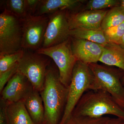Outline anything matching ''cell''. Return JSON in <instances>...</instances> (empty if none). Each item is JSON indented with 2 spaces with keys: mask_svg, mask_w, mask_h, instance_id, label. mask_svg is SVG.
Masks as SVG:
<instances>
[{
  "mask_svg": "<svg viewBox=\"0 0 124 124\" xmlns=\"http://www.w3.org/2000/svg\"><path fill=\"white\" fill-rule=\"evenodd\" d=\"M39 93L44 107L45 124H59L66 104L68 87L60 81L55 64L51 62L48 67L44 87Z\"/></svg>",
  "mask_w": 124,
  "mask_h": 124,
  "instance_id": "cell-1",
  "label": "cell"
},
{
  "mask_svg": "<svg viewBox=\"0 0 124 124\" xmlns=\"http://www.w3.org/2000/svg\"><path fill=\"white\" fill-rule=\"evenodd\" d=\"M72 114L93 118L111 115L124 119V109L106 91L90 90L82 96Z\"/></svg>",
  "mask_w": 124,
  "mask_h": 124,
  "instance_id": "cell-2",
  "label": "cell"
},
{
  "mask_svg": "<svg viewBox=\"0 0 124 124\" xmlns=\"http://www.w3.org/2000/svg\"><path fill=\"white\" fill-rule=\"evenodd\" d=\"M90 90H96L93 73L88 64L77 61L72 71L66 104L59 124H63L72 115L82 96Z\"/></svg>",
  "mask_w": 124,
  "mask_h": 124,
  "instance_id": "cell-3",
  "label": "cell"
},
{
  "mask_svg": "<svg viewBox=\"0 0 124 124\" xmlns=\"http://www.w3.org/2000/svg\"><path fill=\"white\" fill-rule=\"evenodd\" d=\"M23 50L22 56L18 62V71L28 79L34 89L40 92L44 87L51 59L36 51Z\"/></svg>",
  "mask_w": 124,
  "mask_h": 124,
  "instance_id": "cell-4",
  "label": "cell"
},
{
  "mask_svg": "<svg viewBox=\"0 0 124 124\" xmlns=\"http://www.w3.org/2000/svg\"><path fill=\"white\" fill-rule=\"evenodd\" d=\"M22 37L21 19L4 9L0 15V55L22 50Z\"/></svg>",
  "mask_w": 124,
  "mask_h": 124,
  "instance_id": "cell-5",
  "label": "cell"
},
{
  "mask_svg": "<svg viewBox=\"0 0 124 124\" xmlns=\"http://www.w3.org/2000/svg\"><path fill=\"white\" fill-rule=\"evenodd\" d=\"M36 52L46 55L53 60L58 69L60 81L68 87L73 68L77 62L72 49L71 37L59 44L41 48Z\"/></svg>",
  "mask_w": 124,
  "mask_h": 124,
  "instance_id": "cell-6",
  "label": "cell"
},
{
  "mask_svg": "<svg viewBox=\"0 0 124 124\" xmlns=\"http://www.w3.org/2000/svg\"><path fill=\"white\" fill-rule=\"evenodd\" d=\"M88 65L94 78L96 90H101L108 93L124 109V86L118 72L97 63Z\"/></svg>",
  "mask_w": 124,
  "mask_h": 124,
  "instance_id": "cell-7",
  "label": "cell"
},
{
  "mask_svg": "<svg viewBox=\"0 0 124 124\" xmlns=\"http://www.w3.org/2000/svg\"><path fill=\"white\" fill-rule=\"evenodd\" d=\"M21 20L23 49L36 51L42 48L48 23V15L29 16Z\"/></svg>",
  "mask_w": 124,
  "mask_h": 124,
  "instance_id": "cell-8",
  "label": "cell"
},
{
  "mask_svg": "<svg viewBox=\"0 0 124 124\" xmlns=\"http://www.w3.org/2000/svg\"><path fill=\"white\" fill-rule=\"evenodd\" d=\"M69 14V10H63L48 15L49 22L42 48L54 46L70 37Z\"/></svg>",
  "mask_w": 124,
  "mask_h": 124,
  "instance_id": "cell-9",
  "label": "cell"
},
{
  "mask_svg": "<svg viewBox=\"0 0 124 124\" xmlns=\"http://www.w3.org/2000/svg\"><path fill=\"white\" fill-rule=\"evenodd\" d=\"M33 89L28 79L17 71L0 93L1 98L9 103L23 101Z\"/></svg>",
  "mask_w": 124,
  "mask_h": 124,
  "instance_id": "cell-10",
  "label": "cell"
},
{
  "mask_svg": "<svg viewBox=\"0 0 124 124\" xmlns=\"http://www.w3.org/2000/svg\"><path fill=\"white\" fill-rule=\"evenodd\" d=\"M108 10H83L69 14L70 30L84 28L101 29L102 21Z\"/></svg>",
  "mask_w": 124,
  "mask_h": 124,
  "instance_id": "cell-11",
  "label": "cell"
},
{
  "mask_svg": "<svg viewBox=\"0 0 124 124\" xmlns=\"http://www.w3.org/2000/svg\"><path fill=\"white\" fill-rule=\"evenodd\" d=\"M71 38L72 49L77 61L87 64L99 62L103 46L86 40Z\"/></svg>",
  "mask_w": 124,
  "mask_h": 124,
  "instance_id": "cell-12",
  "label": "cell"
},
{
  "mask_svg": "<svg viewBox=\"0 0 124 124\" xmlns=\"http://www.w3.org/2000/svg\"><path fill=\"white\" fill-rule=\"evenodd\" d=\"M85 1L82 0H40L35 15H49L63 10L76 11Z\"/></svg>",
  "mask_w": 124,
  "mask_h": 124,
  "instance_id": "cell-13",
  "label": "cell"
},
{
  "mask_svg": "<svg viewBox=\"0 0 124 124\" xmlns=\"http://www.w3.org/2000/svg\"><path fill=\"white\" fill-rule=\"evenodd\" d=\"M23 102L34 124H45L44 107L39 92L33 89Z\"/></svg>",
  "mask_w": 124,
  "mask_h": 124,
  "instance_id": "cell-14",
  "label": "cell"
},
{
  "mask_svg": "<svg viewBox=\"0 0 124 124\" xmlns=\"http://www.w3.org/2000/svg\"><path fill=\"white\" fill-rule=\"evenodd\" d=\"M99 62L114 66L124 71V49L119 45L108 43L104 46Z\"/></svg>",
  "mask_w": 124,
  "mask_h": 124,
  "instance_id": "cell-15",
  "label": "cell"
},
{
  "mask_svg": "<svg viewBox=\"0 0 124 124\" xmlns=\"http://www.w3.org/2000/svg\"><path fill=\"white\" fill-rule=\"evenodd\" d=\"M8 113L9 124H34L23 101L8 102Z\"/></svg>",
  "mask_w": 124,
  "mask_h": 124,
  "instance_id": "cell-16",
  "label": "cell"
},
{
  "mask_svg": "<svg viewBox=\"0 0 124 124\" xmlns=\"http://www.w3.org/2000/svg\"><path fill=\"white\" fill-rule=\"evenodd\" d=\"M70 36L71 38L86 40L103 46L109 43L101 29L77 28L71 30Z\"/></svg>",
  "mask_w": 124,
  "mask_h": 124,
  "instance_id": "cell-17",
  "label": "cell"
},
{
  "mask_svg": "<svg viewBox=\"0 0 124 124\" xmlns=\"http://www.w3.org/2000/svg\"><path fill=\"white\" fill-rule=\"evenodd\" d=\"M124 22V10L120 6H116L108 10L102 21L101 28L105 30L116 26Z\"/></svg>",
  "mask_w": 124,
  "mask_h": 124,
  "instance_id": "cell-18",
  "label": "cell"
},
{
  "mask_svg": "<svg viewBox=\"0 0 124 124\" xmlns=\"http://www.w3.org/2000/svg\"><path fill=\"white\" fill-rule=\"evenodd\" d=\"M5 1L4 9L17 17L22 19L27 16L25 0H8Z\"/></svg>",
  "mask_w": 124,
  "mask_h": 124,
  "instance_id": "cell-19",
  "label": "cell"
},
{
  "mask_svg": "<svg viewBox=\"0 0 124 124\" xmlns=\"http://www.w3.org/2000/svg\"><path fill=\"white\" fill-rule=\"evenodd\" d=\"M23 50L15 53L0 55V74L11 68L17 63L22 56Z\"/></svg>",
  "mask_w": 124,
  "mask_h": 124,
  "instance_id": "cell-20",
  "label": "cell"
},
{
  "mask_svg": "<svg viewBox=\"0 0 124 124\" xmlns=\"http://www.w3.org/2000/svg\"><path fill=\"white\" fill-rule=\"evenodd\" d=\"M109 118L106 116L93 118L72 114L62 124H104Z\"/></svg>",
  "mask_w": 124,
  "mask_h": 124,
  "instance_id": "cell-21",
  "label": "cell"
},
{
  "mask_svg": "<svg viewBox=\"0 0 124 124\" xmlns=\"http://www.w3.org/2000/svg\"><path fill=\"white\" fill-rule=\"evenodd\" d=\"M103 31L108 42L119 45L124 35V22L116 26L103 30Z\"/></svg>",
  "mask_w": 124,
  "mask_h": 124,
  "instance_id": "cell-22",
  "label": "cell"
},
{
  "mask_svg": "<svg viewBox=\"0 0 124 124\" xmlns=\"http://www.w3.org/2000/svg\"><path fill=\"white\" fill-rule=\"evenodd\" d=\"M120 5L117 0H90L85 6L84 10H102Z\"/></svg>",
  "mask_w": 124,
  "mask_h": 124,
  "instance_id": "cell-23",
  "label": "cell"
},
{
  "mask_svg": "<svg viewBox=\"0 0 124 124\" xmlns=\"http://www.w3.org/2000/svg\"><path fill=\"white\" fill-rule=\"evenodd\" d=\"M17 71L18 63L11 68L0 74V93Z\"/></svg>",
  "mask_w": 124,
  "mask_h": 124,
  "instance_id": "cell-24",
  "label": "cell"
},
{
  "mask_svg": "<svg viewBox=\"0 0 124 124\" xmlns=\"http://www.w3.org/2000/svg\"><path fill=\"white\" fill-rule=\"evenodd\" d=\"M8 102L0 98V124H9L8 113Z\"/></svg>",
  "mask_w": 124,
  "mask_h": 124,
  "instance_id": "cell-25",
  "label": "cell"
},
{
  "mask_svg": "<svg viewBox=\"0 0 124 124\" xmlns=\"http://www.w3.org/2000/svg\"><path fill=\"white\" fill-rule=\"evenodd\" d=\"M27 16L35 15L37 11L40 0H25Z\"/></svg>",
  "mask_w": 124,
  "mask_h": 124,
  "instance_id": "cell-26",
  "label": "cell"
},
{
  "mask_svg": "<svg viewBox=\"0 0 124 124\" xmlns=\"http://www.w3.org/2000/svg\"><path fill=\"white\" fill-rule=\"evenodd\" d=\"M104 124H124V119L118 117L113 118L109 117Z\"/></svg>",
  "mask_w": 124,
  "mask_h": 124,
  "instance_id": "cell-27",
  "label": "cell"
},
{
  "mask_svg": "<svg viewBox=\"0 0 124 124\" xmlns=\"http://www.w3.org/2000/svg\"><path fill=\"white\" fill-rule=\"evenodd\" d=\"M120 46L122 47L124 49V35L123 36V37L121 39V40L119 44Z\"/></svg>",
  "mask_w": 124,
  "mask_h": 124,
  "instance_id": "cell-28",
  "label": "cell"
},
{
  "mask_svg": "<svg viewBox=\"0 0 124 124\" xmlns=\"http://www.w3.org/2000/svg\"><path fill=\"white\" fill-rule=\"evenodd\" d=\"M120 6H121L124 10V0H120Z\"/></svg>",
  "mask_w": 124,
  "mask_h": 124,
  "instance_id": "cell-29",
  "label": "cell"
},
{
  "mask_svg": "<svg viewBox=\"0 0 124 124\" xmlns=\"http://www.w3.org/2000/svg\"><path fill=\"white\" fill-rule=\"evenodd\" d=\"M122 84H123V85L124 86V76H123V78H122Z\"/></svg>",
  "mask_w": 124,
  "mask_h": 124,
  "instance_id": "cell-30",
  "label": "cell"
}]
</instances>
